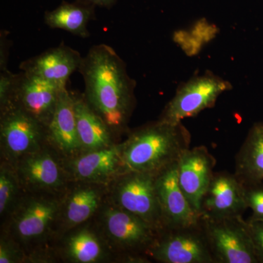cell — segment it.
Returning a JSON list of instances; mask_svg holds the SVG:
<instances>
[{"label":"cell","mask_w":263,"mask_h":263,"mask_svg":"<svg viewBox=\"0 0 263 263\" xmlns=\"http://www.w3.org/2000/svg\"><path fill=\"white\" fill-rule=\"evenodd\" d=\"M79 71L84 82L85 99L100 116L117 141L127 135L136 106V82L111 46L95 45L83 57Z\"/></svg>","instance_id":"6da1fadb"},{"label":"cell","mask_w":263,"mask_h":263,"mask_svg":"<svg viewBox=\"0 0 263 263\" xmlns=\"http://www.w3.org/2000/svg\"><path fill=\"white\" fill-rule=\"evenodd\" d=\"M62 193L24 192L9 216L1 222V233L22 247L28 263L57 262L53 249Z\"/></svg>","instance_id":"7a4b0ae2"},{"label":"cell","mask_w":263,"mask_h":263,"mask_svg":"<svg viewBox=\"0 0 263 263\" xmlns=\"http://www.w3.org/2000/svg\"><path fill=\"white\" fill-rule=\"evenodd\" d=\"M191 134L182 122H156L129 129L120 142L122 172L157 173L178 162L190 148Z\"/></svg>","instance_id":"3957f363"},{"label":"cell","mask_w":263,"mask_h":263,"mask_svg":"<svg viewBox=\"0 0 263 263\" xmlns=\"http://www.w3.org/2000/svg\"><path fill=\"white\" fill-rule=\"evenodd\" d=\"M92 220L116 256V262H152L147 254L160 230L108 200Z\"/></svg>","instance_id":"277c9868"},{"label":"cell","mask_w":263,"mask_h":263,"mask_svg":"<svg viewBox=\"0 0 263 263\" xmlns=\"http://www.w3.org/2000/svg\"><path fill=\"white\" fill-rule=\"evenodd\" d=\"M157 174L127 172L119 175L108 185V200L161 231L164 227L156 188Z\"/></svg>","instance_id":"5b68a950"},{"label":"cell","mask_w":263,"mask_h":263,"mask_svg":"<svg viewBox=\"0 0 263 263\" xmlns=\"http://www.w3.org/2000/svg\"><path fill=\"white\" fill-rule=\"evenodd\" d=\"M44 124L13 104L0 109V161L14 166L47 143Z\"/></svg>","instance_id":"8992f818"},{"label":"cell","mask_w":263,"mask_h":263,"mask_svg":"<svg viewBox=\"0 0 263 263\" xmlns=\"http://www.w3.org/2000/svg\"><path fill=\"white\" fill-rule=\"evenodd\" d=\"M215 263H259L247 220L243 216L213 219L201 215Z\"/></svg>","instance_id":"52a82bcc"},{"label":"cell","mask_w":263,"mask_h":263,"mask_svg":"<svg viewBox=\"0 0 263 263\" xmlns=\"http://www.w3.org/2000/svg\"><path fill=\"white\" fill-rule=\"evenodd\" d=\"M147 256L160 263H215L201 218L192 226L161 230Z\"/></svg>","instance_id":"ba28073f"},{"label":"cell","mask_w":263,"mask_h":263,"mask_svg":"<svg viewBox=\"0 0 263 263\" xmlns=\"http://www.w3.org/2000/svg\"><path fill=\"white\" fill-rule=\"evenodd\" d=\"M14 167L24 192L61 194L72 181L65 158L48 142L21 159Z\"/></svg>","instance_id":"9c48e42d"},{"label":"cell","mask_w":263,"mask_h":263,"mask_svg":"<svg viewBox=\"0 0 263 263\" xmlns=\"http://www.w3.org/2000/svg\"><path fill=\"white\" fill-rule=\"evenodd\" d=\"M231 89L229 81L212 72L195 76L180 85L158 119L172 124L181 122L183 119L212 108L221 95Z\"/></svg>","instance_id":"30bf717a"},{"label":"cell","mask_w":263,"mask_h":263,"mask_svg":"<svg viewBox=\"0 0 263 263\" xmlns=\"http://www.w3.org/2000/svg\"><path fill=\"white\" fill-rule=\"evenodd\" d=\"M53 252L57 262H116V256L93 220L60 235L53 245Z\"/></svg>","instance_id":"8fae6325"},{"label":"cell","mask_w":263,"mask_h":263,"mask_svg":"<svg viewBox=\"0 0 263 263\" xmlns=\"http://www.w3.org/2000/svg\"><path fill=\"white\" fill-rule=\"evenodd\" d=\"M107 200L108 185L71 181L62 194L57 238L76 227L92 220Z\"/></svg>","instance_id":"7c38bea8"},{"label":"cell","mask_w":263,"mask_h":263,"mask_svg":"<svg viewBox=\"0 0 263 263\" xmlns=\"http://www.w3.org/2000/svg\"><path fill=\"white\" fill-rule=\"evenodd\" d=\"M65 87L22 71L17 73L9 104L25 110L46 127L54 112L60 91Z\"/></svg>","instance_id":"4fadbf2b"},{"label":"cell","mask_w":263,"mask_h":263,"mask_svg":"<svg viewBox=\"0 0 263 263\" xmlns=\"http://www.w3.org/2000/svg\"><path fill=\"white\" fill-rule=\"evenodd\" d=\"M216 160L206 147L188 148L178 161V180L180 187L192 208L200 214L202 197L213 176Z\"/></svg>","instance_id":"5bb4252c"},{"label":"cell","mask_w":263,"mask_h":263,"mask_svg":"<svg viewBox=\"0 0 263 263\" xmlns=\"http://www.w3.org/2000/svg\"><path fill=\"white\" fill-rule=\"evenodd\" d=\"M247 209L243 185L235 174L214 172L202 197L200 214L213 219L236 217L243 215Z\"/></svg>","instance_id":"9a60e30c"},{"label":"cell","mask_w":263,"mask_h":263,"mask_svg":"<svg viewBox=\"0 0 263 263\" xmlns=\"http://www.w3.org/2000/svg\"><path fill=\"white\" fill-rule=\"evenodd\" d=\"M156 188L164 228L192 226L200 220L201 214L194 211L180 187L178 162L157 173Z\"/></svg>","instance_id":"2e32d148"},{"label":"cell","mask_w":263,"mask_h":263,"mask_svg":"<svg viewBox=\"0 0 263 263\" xmlns=\"http://www.w3.org/2000/svg\"><path fill=\"white\" fill-rule=\"evenodd\" d=\"M65 164L72 181L108 185L122 172L120 142L65 159Z\"/></svg>","instance_id":"e0dca14e"},{"label":"cell","mask_w":263,"mask_h":263,"mask_svg":"<svg viewBox=\"0 0 263 263\" xmlns=\"http://www.w3.org/2000/svg\"><path fill=\"white\" fill-rule=\"evenodd\" d=\"M47 141L64 157L70 159L80 155L81 146L72 91L67 87L60 91L56 108L46 126Z\"/></svg>","instance_id":"ac0fdd59"},{"label":"cell","mask_w":263,"mask_h":263,"mask_svg":"<svg viewBox=\"0 0 263 263\" xmlns=\"http://www.w3.org/2000/svg\"><path fill=\"white\" fill-rule=\"evenodd\" d=\"M82 58L79 51L61 43L22 62L19 68L65 87L71 75L79 70Z\"/></svg>","instance_id":"d6986e66"},{"label":"cell","mask_w":263,"mask_h":263,"mask_svg":"<svg viewBox=\"0 0 263 263\" xmlns=\"http://www.w3.org/2000/svg\"><path fill=\"white\" fill-rule=\"evenodd\" d=\"M81 153L107 148L119 143L100 116L89 106L84 93L72 91Z\"/></svg>","instance_id":"ffe728a7"},{"label":"cell","mask_w":263,"mask_h":263,"mask_svg":"<svg viewBox=\"0 0 263 263\" xmlns=\"http://www.w3.org/2000/svg\"><path fill=\"white\" fill-rule=\"evenodd\" d=\"M234 174L243 184L263 181V122L249 129L235 157Z\"/></svg>","instance_id":"44dd1931"},{"label":"cell","mask_w":263,"mask_h":263,"mask_svg":"<svg viewBox=\"0 0 263 263\" xmlns=\"http://www.w3.org/2000/svg\"><path fill=\"white\" fill-rule=\"evenodd\" d=\"M93 5L80 2L63 1L53 10L45 12L44 22L51 29H59L81 38L90 36L88 25L96 18Z\"/></svg>","instance_id":"7402d4cb"},{"label":"cell","mask_w":263,"mask_h":263,"mask_svg":"<svg viewBox=\"0 0 263 263\" xmlns=\"http://www.w3.org/2000/svg\"><path fill=\"white\" fill-rule=\"evenodd\" d=\"M24 191L14 166L0 161V219L1 222L9 216Z\"/></svg>","instance_id":"603a6c76"},{"label":"cell","mask_w":263,"mask_h":263,"mask_svg":"<svg viewBox=\"0 0 263 263\" xmlns=\"http://www.w3.org/2000/svg\"><path fill=\"white\" fill-rule=\"evenodd\" d=\"M243 185L246 202L252 211L248 219L263 221V181Z\"/></svg>","instance_id":"cb8c5ba5"},{"label":"cell","mask_w":263,"mask_h":263,"mask_svg":"<svg viewBox=\"0 0 263 263\" xmlns=\"http://www.w3.org/2000/svg\"><path fill=\"white\" fill-rule=\"evenodd\" d=\"M0 263H28L22 247L3 233L0 235Z\"/></svg>","instance_id":"d4e9b609"},{"label":"cell","mask_w":263,"mask_h":263,"mask_svg":"<svg viewBox=\"0 0 263 263\" xmlns=\"http://www.w3.org/2000/svg\"><path fill=\"white\" fill-rule=\"evenodd\" d=\"M16 76L8 69L0 70V109L5 108L11 100Z\"/></svg>","instance_id":"484cf974"},{"label":"cell","mask_w":263,"mask_h":263,"mask_svg":"<svg viewBox=\"0 0 263 263\" xmlns=\"http://www.w3.org/2000/svg\"><path fill=\"white\" fill-rule=\"evenodd\" d=\"M259 263H263V221L247 219Z\"/></svg>","instance_id":"4316f807"},{"label":"cell","mask_w":263,"mask_h":263,"mask_svg":"<svg viewBox=\"0 0 263 263\" xmlns=\"http://www.w3.org/2000/svg\"><path fill=\"white\" fill-rule=\"evenodd\" d=\"M9 32L2 30L0 32V70H7L9 60L11 41L8 37Z\"/></svg>","instance_id":"83f0119b"},{"label":"cell","mask_w":263,"mask_h":263,"mask_svg":"<svg viewBox=\"0 0 263 263\" xmlns=\"http://www.w3.org/2000/svg\"><path fill=\"white\" fill-rule=\"evenodd\" d=\"M80 3H84L90 5H93L95 7H100V8H105L107 9H110L114 7L117 3L118 0H76Z\"/></svg>","instance_id":"f1b7e54d"}]
</instances>
